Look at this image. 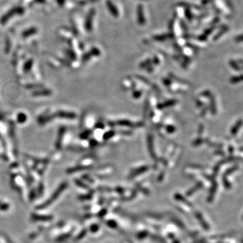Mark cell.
<instances>
[{
	"label": "cell",
	"mask_w": 243,
	"mask_h": 243,
	"mask_svg": "<svg viewBox=\"0 0 243 243\" xmlns=\"http://www.w3.org/2000/svg\"><path fill=\"white\" fill-rule=\"evenodd\" d=\"M52 216H45L33 213L31 215V220L34 222H49L53 220Z\"/></svg>",
	"instance_id": "cell-2"
},
{
	"label": "cell",
	"mask_w": 243,
	"mask_h": 243,
	"mask_svg": "<svg viewBox=\"0 0 243 243\" xmlns=\"http://www.w3.org/2000/svg\"><path fill=\"white\" fill-rule=\"evenodd\" d=\"M71 235H72V232H69V233H67L65 234H63V235L58 237L56 241L58 242H63L64 241H66L67 239L70 238V236H71Z\"/></svg>",
	"instance_id": "cell-3"
},
{
	"label": "cell",
	"mask_w": 243,
	"mask_h": 243,
	"mask_svg": "<svg viewBox=\"0 0 243 243\" xmlns=\"http://www.w3.org/2000/svg\"><path fill=\"white\" fill-rule=\"evenodd\" d=\"M35 198V192H30V201H33L34 200V199Z\"/></svg>",
	"instance_id": "cell-6"
},
{
	"label": "cell",
	"mask_w": 243,
	"mask_h": 243,
	"mask_svg": "<svg viewBox=\"0 0 243 243\" xmlns=\"http://www.w3.org/2000/svg\"><path fill=\"white\" fill-rule=\"evenodd\" d=\"M65 187H66L65 185L61 186L60 188H58L57 191L55 192V193L52 195V196L50 197V199H49L47 201H45L44 203L42 204V205L39 207L38 208L39 209H44V208L47 207H49L52 203H54L55 201L58 199V197L60 196V194L61 193V192H62L64 190V188H65Z\"/></svg>",
	"instance_id": "cell-1"
},
{
	"label": "cell",
	"mask_w": 243,
	"mask_h": 243,
	"mask_svg": "<svg viewBox=\"0 0 243 243\" xmlns=\"http://www.w3.org/2000/svg\"><path fill=\"white\" fill-rule=\"evenodd\" d=\"M10 206L7 203H0V210L6 211L9 209Z\"/></svg>",
	"instance_id": "cell-5"
},
{
	"label": "cell",
	"mask_w": 243,
	"mask_h": 243,
	"mask_svg": "<svg viewBox=\"0 0 243 243\" xmlns=\"http://www.w3.org/2000/svg\"><path fill=\"white\" fill-rule=\"evenodd\" d=\"M98 230V226H93V227L91 226V230L92 232H95L96 230Z\"/></svg>",
	"instance_id": "cell-7"
},
{
	"label": "cell",
	"mask_w": 243,
	"mask_h": 243,
	"mask_svg": "<svg viewBox=\"0 0 243 243\" xmlns=\"http://www.w3.org/2000/svg\"><path fill=\"white\" fill-rule=\"evenodd\" d=\"M86 231L85 230H83L82 232H81L79 234V235H78L77 236H76V238H75V241H80V239H82L84 236H85V235H86Z\"/></svg>",
	"instance_id": "cell-4"
}]
</instances>
